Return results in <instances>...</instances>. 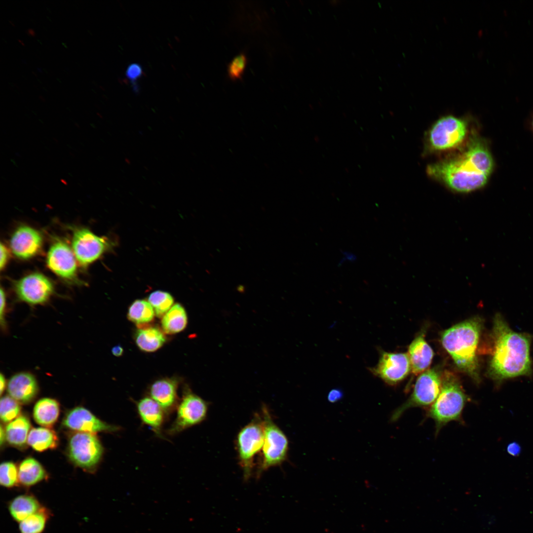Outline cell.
I'll use <instances>...</instances> for the list:
<instances>
[{"instance_id": "obj_30", "label": "cell", "mask_w": 533, "mask_h": 533, "mask_svg": "<svg viewBox=\"0 0 533 533\" xmlns=\"http://www.w3.org/2000/svg\"><path fill=\"white\" fill-rule=\"evenodd\" d=\"M148 302L154 308L156 316L161 317L171 308L174 300L168 293L156 291L150 294Z\"/></svg>"}, {"instance_id": "obj_42", "label": "cell", "mask_w": 533, "mask_h": 533, "mask_svg": "<svg viewBox=\"0 0 533 533\" xmlns=\"http://www.w3.org/2000/svg\"><path fill=\"white\" fill-rule=\"evenodd\" d=\"M26 32L29 36H32L33 37H35L36 36V33L33 29L29 28L27 31H26Z\"/></svg>"}, {"instance_id": "obj_44", "label": "cell", "mask_w": 533, "mask_h": 533, "mask_svg": "<svg viewBox=\"0 0 533 533\" xmlns=\"http://www.w3.org/2000/svg\"><path fill=\"white\" fill-rule=\"evenodd\" d=\"M39 98L40 99V100H42V101H44V102L45 101V99H44V98H43V97H42L41 96H40H40H39Z\"/></svg>"}, {"instance_id": "obj_23", "label": "cell", "mask_w": 533, "mask_h": 533, "mask_svg": "<svg viewBox=\"0 0 533 533\" xmlns=\"http://www.w3.org/2000/svg\"><path fill=\"white\" fill-rule=\"evenodd\" d=\"M59 412V405L56 400L44 398L39 400L35 404L33 417L38 424L44 427H50L57 420Z\"/></svg>"}, {"instance_id": "obj_28", "label": "cell", "mask_w": 533, "mask_h": 533, "mask_svg": "<svg viewBox=\"0 0 533 533\" xmlns=\"http://www.w3.org/2000/svg\"><path fill=\"white\" fill-rule=\"evenodd\" d=\"M49 511L41 506L36 512L19 522L20 533H42L50 517Z\"/></svg>"}, {"instance_id": "obj_26", "label": "cell", "mask_w": 533, "mask_h": 533, "mask_svg": "<svg viewBox=\"0 0 533 533\" xmlns=\"http://www.w3.org/2000/svg\"><path fill=\"white\" fill-rule=\"evenodd\" d=\"M165 341L163 333L155 327L140 329L135 335L137 345L140 349L146 352H153L157 350L163 345Z\"/></svg>"}, {"instance_id": "obj_24", "label": "cell", "mask_w": 533, "mask_h": 533, "mask_svg": "<svg viewBox=\"0 0 533 533\" xmlns=\"http://www.w3.org/2000/svg\"><path fill=\"white\" fill-rule=\"evenodd\" d=\"M18 480L23 486L30 487L44 480L47 474L40 463L32 457L24 459L18 468Z\"/></svg>"}, {"instance_id": "obj_38", "label": "cell", "mask_w": 533, "mask_h": 533, "mask_svg": "<svg viewBox=\"0 0 533 533\" xmlns=\"http://www.w3.org/2000/svg\"><path fill=\"white\" fill-rule=\"evenodd\" d=\"M521 447L517 442H514L508 444L507 447V451L509 454L512 456H517L521 453Z\"/></svg>"}, {"instance_id": "obj_41", "label": "cell", "mask_w": 533, "mask_h": 533, "mask_svg": "<svg viewBox=\"0 0 533 533\" xmlns=\"http://www.w3.org/2000/svg\"><path fill=\"white\" fill-rule=\"evenodd\" d=\"M0 444L1 447L2 444L4 443V440H6L5 430L3 428L2 426H0Z\"/></svg>"}, {"instance_id": "obj_15", "label": "cell", "mask_w": 533, "mask_h": 533, "mask_svg": "<svg viewBox=\"0 0 533 533\" xmlns=\"http://www.w3.org/2000/svg\"><path fill=\"white\" fill-rule=\"evenodd\" d=\"M46 262L48 268L59 277L68 281H74L76 277V256L66 242L57 240L52 244Z\"/></svg>"}, {"instance_id": "obj_4", "label": "cell", "mask_w": 533, "mask_h": 533, "mask_svg": "<svg viewBox=\"0 0 533 533\" xmlns=\"http://www.w3.org/2000/svg\"><path fill=\"white\" fill-rule=\"evenodd\" d=\"M468 398L456 376L446 371L442 375L440 392L426 413L435 422V434L450 422L462 423V414Z\"/></svg>"}, {"instance_id": "obj_14", "label": "cell", "mask_w": 533, "mask_h": 533, "mask_svg": "<svg viewBox=\"0 0 533 533\" xmlns=\"http://www.w3.org/2000/svg\"><path fill=\"white\" fill-rule=\"evenodd\" d=\"M63 425L76 432L95 433L116 432L119 426L110 424L97 418L87 409L77 407L69 411L64 418Z\"/></svg>"}, {"instance_id": "obj_40", "label": "cell", "mask_w": 533, "mask_h": 533, "mask_svg": "<svg viewBox=\"0 0 533 533\" xmlns=\"http://www.w3.org/2000/svg\"><path fill=\"white\" fill-rule=\"evenodd\" d=\"M5 380L4 376L1 374L0 375V395H2L3 390L5 387Z\"/></svg>"}, {"instance_id": "obj_37", "label": "cell", "mask_w": 533, "mask_h": 533, "mask_svg": "<svg viewBox=\"0 0 533 533\" xmlns=\"http://www.w3.org/2000/svg\"><path fill=\"white\" fill-rule=\"evenodd\" d=\"M343 396V392L339 389L335 388L331 390L329 392L328 399L330 402L334 403L341 399Z\"/></svg>"}, {"instance_id": "obj_22", "label": "cell", "mask_w": 533, "mask_h": 533, "mask_svg": "<svg viewBox=\"0 0 533 533\" xmlns=\"http://www.w3.org/2000/svg\"><path fill=\"white\" fill-rule=\"evenodd\" d=\"M30 428L29 419L25 416H19L5 427L6 440L12 446L24 448L27 443Z\"/></svg>"}, {"instance_id": "obj_39", "label": "cell", "mask_w": 533, "mask_h": 533, "mask_svg": "<svg viewBox=\"0 0 533 533\" xmlns=\"http://www.w3.org/2000/svg\"><path fill=\"white\" fill-rule=\"evenodd\" d=\"M112 352L114 355L115 356H120L122 355L123 349L120 345H117L112 348Z\"/></svg>"}, {"instance_id": "obj_2", "label": "cell", "mask_w": 533, "mask_h": 533, "mask_svg": "<svg viewBox=\"0 0 533 533\" xmlns=\"http://www.w3.org/2000/svg\"><path fill=\"white\" fill-rule=\"evenodd\" d=\"M492 336L494 348L488 376L499 384L505 379L529 375L530 336L512 331L499 313L495 316Z\"/></svg>"}, {"instance_id": "obj_43", "label": "cell", "mask_w": 533, "mask_h": 533, "mask_svg": "<svg viewBox=\"0 0 533 533\" xmlns=\"http://www.w3.org/2000/svg\"><path fill=\"white\" fill-rule=\"evenodd\" d=\"M60 181H61V182H62V183H63V184H64V185H68V183H67V182H66V180H65L64 179H61L60 180Z\"/></svg>"}, {"instance_id": "obj_16", "label": "cell", "mask_w": 533, "mask_h": 533, "mask_svg": "<svg viewBox=\"0 0 533 533\" xmlns=\"http://www.w3.org/2000/svg\"><path fill=\"white\" fill-rule=\"evenodd\" d=\"M42 243V237L38 230L27 226H21L12 235L10 246L15 256L25 260L38 254Z\"/></svg>"}, {"instance_id": "obj_1", "label": "cell", "mask_w": 533, "mask_h": 533, "mask_svg": "<svg viewBox=\"0 0 533 533\" xmlns=\"http://www.w3.org/2000/svg\"><path fill=\"white\" fill-rule=\"evenodd\" d=\"M494 168V161L487 142L474 135L461 152L428 165L426 173L449 190L466 193L484 187Z\"/></svg>"}, {"instance_id": "obj_3", "label": "cell", "mask_w": 533, "mask_h": 533, "mask_svg": "<svg viewBox=\"0 0 533 533\" xmlns=\"http://www.w3.org/2000/svg\"><path fill=\"white\" fill-rule=\"evenodd\" d=\"M482 325L480 318L473 317L445 330L441 336L443 347L458 369L478 382L480 378L476 351Z\"/></svg>"}, {"instance_id": "obj_10", "label": "cell", "mask_w": 533, "mask_h": 533, "mask_svg": "<svg viewBox=\"0 0 533 533\" xmlns=\"http://www.w3.org/2000/svg\"><path fill=\"white\" fill-rule=\"evenodd\" d=\"M208 403L191 391H186L176 409V416L170 426L166 430L170 436H174L198 424L206 418Z\"/></svg>"}, {"instance_id": "obj_25", "label": "cell", "mask_w": 533, "mask_h": 533, "mask_svg": "<svg viewBox=\"0 0 533 533\" xmlns=\"http://www.w3.org/2000/svg\"><path fill=\"white\" fill-rule=\"evenodd\" d=\"M27 444L35 451L42 452L55 448L58 439L53 430L46 427L34 428L29 432Z\"/></svg>"}, {"instance_id": "obj_17", "label": "cell", "mask_w": 533, "mask_h": 533, "mask_svg": "<svg viewBox=\"0 0 533 533\" xmlns=\"http://www.w3.org/2000/svg\"><path fill=\"white\" fill-rule=\"evenodd\" d=\"M178 381L173 379H162L154 381L149 389L150 397L162 408L167 418L176 410L179 403Z\"/></svg>"}, {"instance_id": "obj_21", "label": "cell", "mask_w": 533, "mask_h": 533, "mask_svg": "<svg viewBox=\"0 0 533 533\" xmlns=\"http://www.w3.org/2000/svg\"><path fill=\"white\" fill-rule=\"evenodd\" d=\"M41 507L36 497L26 494L14 498L9 502L8 509L12 518L19 523L38 511Z\"/></svg>"}, {"instance_id": "obj_5", "label": "cell", "mask_w": 533, "mask_h": 533, "mask_svg": "<svg viewBox=\"0 0 533 533\" xmlns=\"http://www.w3.org/2000/svg\"><path fill=\"white\" fill-rule=\"evenodd\" d=\"M468 121L465 118L452 114L437 120L429 129L427 144L433 152H444L458 148L465 140L468 133Z\"/></svg>"}, {"instance_id": "obj_11", "label": "cell", "mask_w": 533, "mask_h": 533, "mask_svg": "<svg viewBox=\"0 0 533 533\" xmlns=\"http://www.w3.org/2000/svg\"><path fill=\"white\" fill-rule=\"evenodd\" d=\"M369 369L386 383L394 385L406 378L411 371V366L408 353L380 350L377 364Z\"/></svg>"}, {"instance_id": "obj_36", "label": "cell", "mask_w": 533, "mask_h": 533, "mask_svg": "<svg viewBox=\"0 0 533 533\" xmlns=\"http://www.w3.org/2000/svg\"><path fill=\"white\" fill-rule=\"evenodd\" d=\"M0 268L1 270L6 265L8 258L9 253L6 247L2 243L0 244Z\"/></svg>"}, {"instance_id": "obj_19", "label": "cell", "mask_w": 533, "mask_h": 533, "mask_svg": "<svg viewBox=\"0 0 533 533\" xmlns=\"http://www.w3.org/2000/svg\"><path fill=\"white\" fill-rule=\"evenodd\" d=\"M7 392L19 403L28 404L37 396L38 387L35 377L27 372L13 375L8 381Z\"/></svg>"}, {"instance_id": "obj_6", "label": "cell", "mask_w": 533, "mask_h": 533, "mask_svg": "<svg viewBox=\"0 0 533 533\" xmlns=\"http://www.w3.org/2000/svg\"><path fill=\"white\" fill-rule=\"evenodd\" d=\"M264 440L257 475L281 464L287 458L289 442L282 430L274 422L267 408L262 407Z\"/></svg>"}, {"instance_id": "obj_9", "label": "cell", "mask_w": 533, "mask_h": 533, "mask_svg": "<svg viewBox=\"0 0 533 533\" xmlns=\"http://www.w3.org/2000/svg\"><path fill=\"white\" fill-rule=\"evenodd\" d=\"M442 386V375L436 368L421 373L416 380L413 391L406 402L393 414L395 421L407 410L414 407L430 406L438 397Z\"/></svg>"}, {"instance_id": "obj_20", "label": "cell", "mask_w": 533, "mask_h": 533, "mask_svg": "<svg viewBox=\"0 0 533 533\" xmlns=\"http://www.w3.org/2000/svg\"><path fill=\"white\" fill-rule=\"evenodd\" d=\"M411 371L415 375L423 372L430 365L434 353L424 338L423 332L411 343L408 349Z\"/></svg>"}, {"instance_id": "obj_45", "label": "cell", "mask_w": 533, "mask_h": 533, "mask_svg": "<svg viewBox=\"0 0 533 533\" xmlns=\"http://www.w3.org/2000/svg\"><path fill=\"white\" fill-rule=\"evenodd\" d=\"M18 41H19V42H20V43H21V44L22 45H24V44L23 43V42H22V41H21V40H20V39H18Z\"/></svg>"}, {"instance_id": "obj_34", "label": "cell", "mask_w": 533, "mask_h": 533, "mask_svg": "<svg viewBox=\"0 0 533 533\" xmlns=\"http://www.w3.org/2000/svg\"><path fill=\"white\" fill-rule=\"evenodd\" d=\"M143 70L141 65L138 63L130 64L127 68L125 73L126 78L134 84L135 82L141 77Z\"/></svg>"}, {"instance_id": "obj_18", "label": "cell", "mask_w": 533, "mask_h": 533, "mask_svg": "<svg viewBox=\"0 0 533 533\" xmlns=\"http://www.w3.org/2000/svg\"><path fill=\"white\" fill-rule=\"evenodd\" d=\"M138 416L144 424L150 427L158 437L164 438L162 428L168 419L162 408L150 397H143L136 402Z\"/></svg>"}, {"instance_id": "obj_32", "label": "cell", "mask_w": 533, "mask_h": 533, "mask_svg": "<svg viewBox=\"0 0 533 533\" xmlns=\"http://www.w3.org/2000/svg\"><path fill=\"white\" fill-rule=\"evenodd\" d=\"M18 480V470L12 462H2L0 465V483L6 488L15 486Z\"/></svg>"}, {"instance_id": "obj_31", "label": "cell", "mask_w": 533, "mask_h": 533, "mask_svg": "<svg viewBox=\"0 0 533 533\" xmlns=\"http://www.w3.org/2000/svg\"><path fill=\"white\" fill-rule=\"evenodd\" d=\"M19 403L10 396L2 397L0 402V417L4 423H9L19 416Z\"/></svg>"}, {"instance_id": "obj_47", "label": "cell", "mask_w": 533, "mask_h": 533, "mask_svg": "<svg viewBox=\"0 0 533 533\" xmlns=\"http://www.w3.org/2000/svg\"><path fill=\"white\" fill-rule=\"evenodd\" d=\"M9 22H10V23H11V24H12V25H13V26H15V25H14L13 24V22H11L10 21H9Z\"/></svg>"}, {"instance_id": "obj_7", "label": "cell", "mask_w": 533, "mask_h": 533, "mask_svg": "<svg viewBox=\"0 0 533 533\" xmlns=\"http://www.w3.org/2000/svg\"><path fill=\"white\" fill-rule=\"evenodd\" d=\"M264 440L262 417L256 414L237 434L236 446L239 463L245 480H248L254 467V459L262 450Z\"/></svg>"}, {"instance_id": "obj_33", "label": "cell", "mask_w": 533, "mask_h": 533, "mask_svg": "<svg viewBox=\"0 0 533 533\" xmlns=\"http://www.w3.org/2000/svg\"><path fill=\"white\" fill-rule=\"evenodd\" d=\"M247 59L246 55L241 53L235 57L228 67V74L232 80L240 79L246 67Z\"/></svg>"}, {"instance_id": "obj_27", "label": "cell", "mask_w": 533, "mask_h": 533, "mask_svg": "<svg viewBox=\"0 0 533 533\" xmlns=\"http://www.w3.org/2000/svg\"><path fill=\"white\" fill-rule=\"evenodd\" d=\"M187 315L184 308L176 304L163 316L161 326L167 334H173L183 330L187 324Z\"/></svg>"}, {"instance_id": "obj_49", "label": "cell", "mask_w": 533, "mask_h": 533, "mask_svg": "<svg viewBox=\"0 0 533 533\" xmlns=\"http://www.w3.org/2000/svg\"></svg>"}, {"instance_id": "obj_46", "label": "cell", "mask_w": 533, "mask_h": 533, "mask_svg": "<svg viewBox=\"0 0 533 533\" xmlns=\"http://www.w3.org/2000/svg\"><path fill=\"white\" fill-rule=\"evenodd\" d=\"M37 70H38V72H40V73H42V71H41V69H40V68H38V69H37Z\"/></svg>"}, {"instance_id": "obj_29", "label": "cell", "mask_w": 533, "mask_h": 533, "mask_svg": "<svg viewBox=\"0 0 533 533\" xmlns=\"http://www.w3.org/2000/svg\"><path fill=\"white\" fill-rule=\"evenodd\" d=\"M154 315V310L152 305L149 302L142 300L134 301L129 307L127 313L128 319L137 324L151 322Z\"/></svg>"}, {"instance_id": "obj_48", "label": "cell", "mask_w": 533, "mask_h": 533, "mask_svg": "<svg viewBox=\"0 0 533 533\" xmlns=\"http://www.w3.org/2000/svg\"><path fill=\"white\" fill-rule=\"evenodd\" d=\"M32 73H33V74H34V75H35V76H37V75H36V74H35V73H34V72H32Z\"/></svg>"}, {"instance_id": "obj_12", "label": "cell", "mask_w": 533, "mask_h": 533, "mask_svg": "<svg viewBox=\"0 0 533 533\" xmlns=\"http://www.w3.org/2000/svg\"><path fill=\"white\" fill-rule=\"evenodd\" d=\"M14 289L19 300L35 305L47 302L54 292L52 283L39 273L23 277L15 283Z\"/></svg>"}, {"instance_id": "obj_13", "label": "cell", "mask_w": 533, "mask_h": 533, "mask_svg": "<svg viewBox=\"0 0 533 533\" xmlns=\"http://www.w3.org/2000/svg\"><path fill=\"white\" fill-rule=\"evenodd\" d=\"M108 246L104 237L95 235L87 228H76L73 232V251L77 261L83 266L98 259Z\"/></svg>"}, {"instance_id": "obj_8", "label": "cell", "mask_w": 533, "mask_h": 533, "mask_svg": "<svg viewBox=\"0 0 533 533\" xmlns=\"http://www.w3.org/2000/svg\"><path fill=\"white\" fill-rule=\"evenodd\" d=\"M67 451L69 458L74 464L91 472L100 462L104 450L93 433L76 432L69 438Z\"/></svg>"}, {"instance_id": "obj_35", "label": "cell", "mask_w": 533, "mask_h": 533, "mask_svg": "<svg viewBox=\"0 0 533 533\" xmlns=\"http://www.w3.org/2000/svg\"><path fill=\"white\" fill-rule=\"evenodd\" d=\"M5 309H6V298L4 291L3 289H0V322L1 327L5 330L6 328L5 321Z\"/></svg>"}]
</instances>
